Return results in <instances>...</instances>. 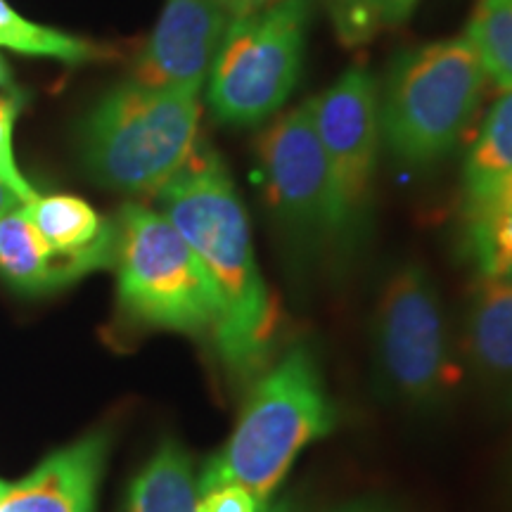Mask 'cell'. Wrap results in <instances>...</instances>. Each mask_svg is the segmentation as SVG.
Returning a JSON list of instances; mask_svg holds the SVG:
<instances>
[{
  "label": "cell",
  "instance_id": "cell-1",
  "mask_svg": "<svg viewBox=\"0 0 512 512\" xmlns=\"http://www.w3.org/2000/svg\"><path fill=\"white\" fill-rule=\"evenodd\" d=\"M157 204L216 287V358L233 387H247L271 363L280 313L256 264L245 204L219 152L195 145L183 169L157 190Z\"/></svg>",
  "mask_w": 512,
  "mask_h": 512
},
{
  "label": "cell",
  "instance_id": "cell-2",
  "mask_svg": "<svg viewBox=\"0 0 512 512\" xmlns=\"http://www.w3.org/2000/svg\"><path fill=\"white\" fill-rule=\"evenodd\" d=\"M337 420L316 351L294 344L249 384L233 434L197 475V494L240 484L268 503L297 458L332 434Z\"/></svg>",
  "mask_w": 512,
  "mask_h": 512
},
{
  "label": "cell",
  "instance_id": "cell-3",
  "mask_svg": "<svg viewBox=\"0 0 512 512\" xmlns=\"http://www.w3.org/2000/svg\"><path fill=\"white\" fill-rule=\"evenodd\" d=\"M200 91L131 79L102 95L79 128L88 178L126 195H157L195 150Z\"/></svg>",
  "mask_w": 512,
  "mask_h": 512
},
{
  "label": "cell",
  "instance_id": "cell-4",
  "mask_svg": "<svg viewBox=\"0 0 512 512\" xmlns=\"http://www.w3.org/2000/svg\"><path fill=\"white\" fill-rule=\"evenodd\" d=\"M486 72L467 36L403 50L380 91V136L401 164L451 155L484 98Z\"/></svg>",
  "mask_w": 512,
  "mask_h": 512
},
{
  "label": "cell",
  "instance_id": "cell-5",
  "mask_svg": "<svg viewBox=\"0 0 512 512\" xmlns=\"http://www.w3.org/2000/svg\"><path fill=\"white\" fill-rule=\"evenodd\" d=\"M117 304L138 330L178 332L209 339L214 347L221 320L216 287L162 211L128 202L117 219Z\"/></svg>",
  "mask_w": 512,
  "mask_h": 512
},
{
  "label": "cell",
  "instance_id": "cell-6",
  "mask_svg": "<svg viewBox=\"0 0 512 512\" xmlns=\"http://www.w3.org/2000/svg\"><path fill=\"white\" fill-rule=\"evenodd\" d=\"M375 384L387 401L413 413H437L456 387V356L430 273L396 266L373 316Z\"/></svg>",
  "mask_w": 512,
  "mask_h": 512
},
{
  "label": "cell",
  "instance_id": "cell-7",
  "mask_svg": "<svg viewBox=\"0 0 512 512\" xmlns=\"http://www.w3.org/2000/svg\"><path fill=\"white\" fill-rule=\"evenodd\" d=\"M309 19L311 0H278L230 19L209 72L216 119L254 126L283 110L302 76Z\"/></svg>",
  "mask_w": 512,
  "mask_h": 512
},
{
  "label": "cell",
  "instance_id": "cell-8",
  "mask_svg": "<svg viewBox=\"0 0 512 512\" xmlns=\"http://www.w3.org/2000/svg\"><path fill=\"white\" fill-rule=\"evenodd\" d=\"M268 207L285 238L306 256H347L330 166L320 145L313 98L273 121L256 145Z\"/></svg>",
  "mask_w": 512,
  "mask_h": 512
},
{
  "label": "cell",
  "instance_id": "cell-9",
  "mask_svg": "<svg viewBox=\"0 0 512 512\" xmlns=\"http://www.w3.org/2000/svg\"><path fill=\"white\" fill-rule=\"evenodd\" d=\"M313 117L342 219L347 254L370 228L377 159H380V88L366 67H351L323 95L313 98Z\"/></svg>",
  "mask_w": 512,
  "mask_h": 512
},
{
  "label": "cell",
  "instance_id": "cell-10",
  "mask_svg": "<svg viewBox=\"0 0 512 512\" xmlns=\"http://www.w3.org/2000/svg\"><path fill=\"white\" fill-rule=\"evenodd\" d=\"M228 22L223 0H166L133 79L147 86L202 88Z\"/></svg>",
  "mask_w": 512,
  "mask_h": 512
},
{
  "label": "cell",
  "instance_id": "cell-11",
  "mask_svg": "<svg viewBox=\"0 0 512 512\" xmlns=\"http://www.w3.org/2000/svg\"><path fill=\"white\" fill-rule=\"evenodd\" d=\"M110 451L112 432L93 430L17 482L0 479V512H95Z\"/></svg>",
  "mask_w": 512,
  "mask_h": 512
},
{
  "label": "cell",
  "instance_id": "cell-12",
  "mask_svg": "<svg viewBox=\"0 0 512 512\" xmlns=\"http://www.w3.org/2000/svg\"><path fill=\"white\" fill-rule=\"evenodd\" d=\"M460 356L479 392L512 415V283L479 278L460 323Z\"/></svg>",
  "mask_w": 512,
  "mask_h": 512
},
{
  "label": "cell",
  "instance_id": "cell-13",
  "mask_svg": "<svg viewBox=\"0 0 512 512\" xmlns=\"http://www.w3.org/2000/svg\"><path fill=\"white\" fill-rule=\"evenodd\" d=\"M24 207L41 238L57 259L69 266L76 280L114 266L117 223L100 216L86 200L64 192H38Z\"/></svg>",
  "mask_w": 512,
  "mask_h": 512
},
{
  "label": "cell",
  "instance_id": "cell-14",
  "mask_svg": "<svg viewBox=\"0 0 512 512\" xmlns=\"http://www.w3.org/2000/svg\"><path fill=\"white\" fill-rule=\"evenodd\" d=\"M512 178V91H505L486 112L460 176V214L475 216L494 202Z\"/></svg>",
  "mask_w": 512,
  "mask_h": 512
},
{
  "label": "cell",
  "instance_id": "cell-15",
  "mask_svg": "<svg viewBox=\"0 0 512 512\" xmlns=\"http://www.w3.org/2000/svg\"><path fill=\"white\" fill-rule=\"evenodd\" d=\"M0 278L19 294H46L79 283L41 238L24 204L0 216Z\"/></svg>",
  "mask_w": 512,
  "mask_h": 512
},
{
  "label": "cell",
  "instance_id": "cell-16",
  "mask_svg": "<svg viewBox=\"0 0 512 512\" xmlns=\"http://www.w3.org/2000/svg\"><path fill=\"white\" fill-rule=\"evenodd\" d=\"M197 475L181 441L169 437L140 467L126 494V512H197Z\"/></svg>",
  "mask_w": 512,
  "mask_h": 512
},
{
  "label": "cell",
  "instance_id": "cell-17",
  "mask_svg": "<svg viewBox=\"0 0 512 512\" xmlns=\"http://www.w3.org/2000/svg\"><path fill=\"white\" fill-rule=\"evenodd\" d=\"M0 48L12 50L17 55L41 57L62 64L81 67L88 62L110 60L112 50L100 43L88 41L83 36L31 22L22 12H17L8 0H0Z\"/></svg>",
  "mask_w": 512,
  "mask_h": 512
},
{
  "label": "cell",
  "instance_id": "cell-18",
  "mask_svg": "<svg viewBox=\"0 0 512 512\" xmlns=\"http://www.w3.org/2000/svg\"><path fill=\"white\" fill-rule=\"evenodd\" d=\"M486 79L501 91H512V0H479L467 24Z\"/></svg>",
  "mask_w": 512,
  "mask_h": 512
},
{
  "label": "cell",
  "instance_id": "cell-19",
  "mask_svg": "<svg viewBox=\"0 0 512 512\" xmlns=\"http://www.w3.org/2000/svg\"><path fill=\"white\" fill-rule=\"evenodd\" d=\"M463 252L479 278L512 283V204L463 219Z\"/></svg>",
  "mask_w": 512,
  "mask_h": 512
},
{
  "label": "cell",
  "instance_id": "cell-20",
  "mask_svg": "<svg viewBox=\"0 0 512 512\" xmlns=\"http://www.w3.org/2000/svg\"><path fill=\"white\" fill-rule=\"evenodd\" d=\"M27 93L12 81L10 69L0 72V183L8 185L24 204L38 195V190L22 174L15 159V124L24 110Z\"/></svg>",
  "mask_w": 512,
  "mask_h": 512
},
{
  "label": "cell",
  "instance_id": "cell-21",
  "mask_svg": "<svg viewBox=\"0 0 512 512\" xmlns=\"http://www.w3.org/2000/svg\"><path fill=\"white\" fill-rule=\"evenodd\" d=\"M420 0H342L337 8L339 34L347 43L370 38L380 27H399Z\"/></svg>",
  "mask_w": 512,
  "mask_h": 512
},
{
  "label": "cell",
  "instance_id": "cell-22",
  "mask_svg": "<svg viewBox=\"0 0 512 512\" xmlns=\"http://www.w3.org/2000/svg\"><path fill=\"white\" fill-rule=\"evenodd\" d=\"M266 503L240 484H223L200 494L197 512H264Z\"/></svg>",
  "mask_w": 512,
  "mask_h": 512
},
{
  "label": "cell",
  "instance_id": "cell-23",
  "mask_svg": "<svg viewBox=\"0 0 512 512\" xmlns=\"http://www.w3.org/2000/svg\"><path fill=\"white\" fill-rule=\"evenodd\" d=\"M328 512H396V510L389 508L384 501H377V498H351V501L339 503Z\"/></svg>",
  "mask_w": 512,
  "mask_h": 512
},
{
  "label": "cell",
  "instance_id": "cell-24",
  "mask_svg": "<svg viewBox=\"0 0 512 512\" xmlns=\"http://www.w3.org/2000/svg\"><path fill=\"white\" fill-rule=\"evenodd\" d=\"M264 512H306V510L297 494H283V496H273L271 501L266 503Z\"/></svg>",
  "mask_w": 512,
  "mask_h": 512
},
{
  "label": "cell",
  "instance_id": "cell-25",
  "mask_svg": "<svg viewBox=\"0 0 512 512\" xmlns=\"http://www.w3.org/2000/svg\"><path fill=\"white\" fill-rule=\"evenodd\" d=\"M223 3H226L230 19H235V17L252 15V12L264 8L266 3H271V0H223Z\"/></svg>",
  "mask_w": 512,
  "mask_h": 512
},
{
  "label": "cell",
  "instance_id": "cell-26",
  "mask_svg": "<svg viewBox=\"0 0 512 512\" xmlns=\"http://www.w3.org/2000/svg\"><path fill=\"white\" fill-rule=\"evenodd\" d=\"M512 204V178L508 183L503 185L501 190H498V195L494 197V202L489 204V207H486L484 211H491V209H501V207H510ZM484 211H479V214H484ZM477 216V214H475ZM467 219H470V216H467Z\"/></svg>",
  "mask_w": 512,
  "mask_h": 512
},
{
  "label": "cell",
  "instance_id": "cell-27",
  "mask_svg": "<svg viewBox=\"0 0 512 512\" xmlns=\"http://www.w3.org/2000/svg\"><path fill=\"white\" fill-rule=\"evenodd\" d=\"M19 204H24V202L19 200V197L15 195V192H12V190L8 188V185L0 183V216L8 214V211H12L15 207H19Z\"/></svg>",
  "mask_w": 512,
  "mask_h": 512
},
{
  "label": "cell",
  "instance_id": "cell-28",
  "mask_svg": "<svg viewBox=\"0 0 512 512\" xmlns=\"http://www.w3.org/2000/svg\"><path fill=\"white\" fill-rule=\"evenodd\" d=\"M505 482H508V489L512 491V444H510L508 458H505Z\"/></svg>",
  "mask_w": 512,
  "mask_h": 512
},
{
  "label": "cell",
  "instance_id": "cell-29",
  "mask_svg": "<svg viewBox=\"0 0 512 512\" xmlns=\"http://www.w3.org/2000/svg\"><path fill=\"white\" fill-rule=\"evenodd\" d=\"M5 69H8V64H5L3 60H0V72H5Z\"/></svg>",
  "mask_w": 512,
  "mask_h": 512
}]
</instances>
